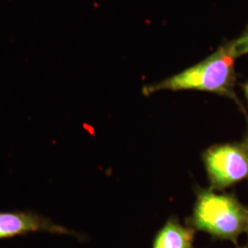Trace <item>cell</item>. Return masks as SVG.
<instances>
[{
	"label": "cell",
	"instance_id": "6da1fadb",
	"mask_svg": "<svg viewBox=\"0 0 248 248\" xmlns=\"http://www.w3.org/2000/svg\"><path fill=\"white\" fill-rule=\"evenodd\" d=\"M234 55L230 43L221 46L202 62L159 83L145 86V96L160 90H199L216 93L237 100L233 92L235 83Z\"/></svg>",
	"mask_w": 248,
	"mask_h": 248
},
{
	"label": "cell",
	"instance_id": "7a4b0ae2",
	"mask_svg": "<svg viewBox=\"0 0 248 248\" xmlns=\"http://www.w3.org/2000/svg\"><path fill=\"white\" fill-rule=\"evenodd\" d=\"M192 228L218 239H235L248 230V212L232 197L213 190L198 193L190 222Z\"/></svg>",
	"mask_w": 248,
	"mask_h": 248
},
{
	"label": "cell",
	"instance_id": "3957f363",
	"mask_svg": "<svg viewBox=\"0 0 248 248\" xmlns=\"http://www.w3.org/2000/svg\"><path fill=\"white\" fill-rule=\"evenodd\" d=\"M213 189H222L248 177V149L233 144L213 146L204 154Z\"/></svg>",
	"mask_w": 248,
	"mask_h": 248
},
{
	"label": "cell",
	"instance_id": "277c9868",
	"mask_svg": "<svg viewBox=\"0 0 248 248\" xmlns=\"http://www.w3.org/2000/svg\"><path fill=\"white\" fill-rule=\"evenodd\" d=\"M33 232L70 235L81 239L78 232L68 229L50 218L30 211L0 212V240L9 239Z\"/></svg>",
	"mask_w": 248,
	"mask_h": 248
},
{
	"label": "cell",
	"instance_id": "5b68a950",
	"mask_svg": "<svg viewBox=\"0 0 248 248\" xmlns=\"http://www.w3.org/2000/svg\"><path fill=\"white\" fill-rule=\"evenodd\" d=\"M195 229L169 220L154 240L153 248H193Z\"/></svg>",
	"mask_w": 248,
	"mask_h": 248
},
{
	"label": "cell",
	"instance_id": "8992f818",
	"mask_svg": "<svg viewBox=\"0 0 248 248\" xmlns=\"http://www.w3.org/2000/svg\"><path fill=\"white\" fill-rule=\"evenodd\" d=\"M230 44L236 58L248 53V26L242 35L234 41L230 42Z\"/></svg>",
	"mask_w": 248,
	"mask_h": 248
},
{
	"label": "cell",
	"instance_id": "52a82bcc",
	"mask_svg": "<svg viewBox=\"0 0 248 248\" xmlns=\"http://www.w3.org/2000/svg\"><path fill=\"white\" fill-rule=\"evenodd\" d=\"M244 89H245V92H246V95H247V98L248 100V82L244 86Z\"/></svg>",
	"mask_w": 248,
	"mask_h": 248
},
{
	"label": "cell",
	"instance_id": "ba28073f",
	"mask_svg": "<svg viewBox=\"0 0 248 248\" xmlns=\"http://www.w3.org/2000/svg\"><path fill=\"white\" fill-rule=\"evenodd\" d=\"M245 146L248 149V139H247V141H246V143H245Z\"/></svg>",
	"mask_w": 248,
	"mask_h": 248
}]
</instances>
